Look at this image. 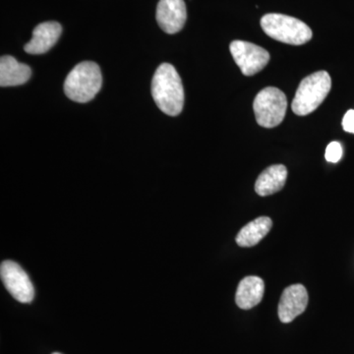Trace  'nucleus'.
Returning a JSON list of instances; mask_svg holds the SVG:
<instances>
[{
    "label": "nucleus",
    "mask_w": 354,
    "mask_h": 354,
    "mask_svg": "<svg viewBox=\"0 0 354 354\" xmlns=\"http://www.w3.org/2000/svg\"><path fill=\"white\" fill-rule=\"evenodd\" d=\"M152 95L158 108L167 115L176 116L183 111V81L171 64H160L156 70L152 81Z\"/></svg>",
    "instance_id": "obj_1"
},
{
    "label": "nucleus",
    "mask_w": 354,
    "mask_h": 354,
    "mask_svg": "<svg viewBox=\"0 0 354 354\" xmlns=\"http://www.w3.org/2000/svg\"><path fill=\"white\" fill-rule=\"evenodd\" d=\"M102 84L99 65L93 62H80L65 79V95L72 101L84 104L94 99L101 90Z\"/></svg>",
    "instance_id": "obj_2"
},
{
    "label": "nucleus",
    "mask_w": 354,
    "mask_h": 354,
    "mask_svg": "<svg viewBox=\"0 0 354 354\" xmlns=\"http://www.w3.org/2000/svg\"><path fill=\"white\" fill-rule=\"evenodd\" d=\"M332 87L327 71H318L307 76L299 84L291 109L297 115L304 116L315 111L325 101Z\"/></svg>",
    "instance_id": "obj_3"
},
{
    "label": "nucleus",
    "mask_w": 354,
    "mask_h": 354,
    "mask_svg": "<svg viewBox=\"0 0 354 354\" xmlns=\"http://www.w3.org/2000/svg\"><path fill=\"white\" fill-rule=\"evenodd\" d=\"M261 27L272 39L293 46L308 43L313 37L304 22L283 14H267L261 19Z\"/></svg>",
    "instance_id": "obj_4"
},
{
    "label": "nucleus",
    "mask_w": 354,
    "mask_h": 354,
    "mask_svg": "<svg viewBox=\"0 0 354 354\" xmlns=\"http://www.w3.org/2000/svg\"><path fill=\"white\" fill-rule=\"evenodd\" d=\"M253 109L256 121L260 127H277L285 118L288 109V100L279 88H265L256 95Z\"/></svg>",
    "instance_id": "obj_5"
},
{
    "label": "nucleus",
    "mask_w": 354,
    "mask_h": 354,
    "mask_svg": "<svg viewBox=\"0 0 354 354\" xmlns=\"http://www.w3.org/2000/svg\"><path fill=\"white\" fill-rule=\"evenodd\" d=\"M0 278L6 290L21 304H30L35 297L31 279L24 270L13 261H4L0 266Z\"/></svg>",
    "instance_id": "obj_6"
},
{
    "label": "nucleus",
    "mask_w": 354,
    "mask_h": 354,
    "mask_svg": "<svg viewBox=\"0 0 354 354\" xmlns=\"http://www.w3.org/2000/svg\"><path fill=\"white\" fill-rule=\"evenodd\" d=\"M230 50L235 64L245 76L255 75L270 62L269 53L265 48L248 41H232Z\"/></svg>",
    "instance_id": "obj_7"
},
{
    "label": "nucleus",
    "mask_w": 354,
    "mask_h": 354,
    "mask_svg": "<svg viewBox=\"0 0 354 354\" xmlns=\"http://www.w3.org/2000/svg\"><path fill=\"white\" fill-rule=\"evenodd\" d=\"M156 18L160 29L167 34L180 32L187 19L185 2L184 0H160Z\"/></svg>",
    "instance_id": "obj_8"
},
{
    "label": "nucleus",
    "mask_w": 354,
    "mask_h": 354,
    "mask_svg": "<svg viewBox=\"0 0 354 354\" xmlns=\"http://www.w3.org/2000/svg\"><path fill=\"white\" fill-rule=\"evenodd\" d=\"M308 304V293L304 286L292 285L286 288L279 304V318L283 323H290L304 313Z\"/></svg>",
    "instance_id": "obj_9"
},
{
    "label": "nucleus",
    "mask_w": 354,
    "mask_h": 354,
    "mask_svg": "<svg viewBox=\"0 0 354 354\" xmlns=\"http://www.w3.org/2000/svg\"><path fill=\"white\" fill-rule=\"evenodd\" d=\"M62 32V25L55 21L37 26L32 32L31 41L24 46L26 53L30 55H44L48 53L57 43Z\"/></svg>",
    "instance_id": "obj_10"
},
{
    "label": "nucleus",
    "mask_w": 354,
    "mask_h": 354,
    "mask_svg": "<svg viewBox=\"0 0 354 354\" xmlns=\"http://www.w3.org/2000/svg\"><path fill=\"white\" fill-rule=\"evenodd\" d=\"M265 292V283L259 277L249 276L242 279L237 288L235 302L239 308L249 310L260 304Z\"/></svg>",
    "instance_id": "obj_11"
},
{
    "label": "nucleus",
    "mask_w": 354,
    "mask_h": 354,
    "mask_svg": "<svg viewBox=\"0 0 354 354\" xmlns=\"http://www.w3.org/2000/svg\"><path fill=\"white\" fill-rule=\"evenodd\" d=\"M32 71L28 65L20 64L10 55H4L0 59V86L13 87L23 85L29 81Z\"/></svg>",
    "instance_id": "obj_12"
},
{
    "label": "nucleus",
    "mask_w": 354,
    "mask_h": 354,
    "mask_svg": "<svg viewBox=\"0 0 354 354\" xmlns=\"http://www.w3.org/2000/svg\"><path fill=\"white\" fill-rule=\"evenodd\" d=\"M286 178H288V169L285 165H271L266 169L256 180V193L262 197L274 194L283 189Z\"/></svg>",
    "instance_id": "obj_13"
},
{
    "label": "nucleus",
    "mask_w": 354,
    "mask_h": 354,
    "mask_svg": "<svg viewBox=\"0 0 354 354\" xmlns=\"http://www.w3.org/2000/svg\"><path fill=\"white\" fill-rule=\"evenodd\" d=\"M272 227V221L268 216H260L245 227L241 228L236 235V243L241 247H252L257 245L263 239L269 234Z\"/></svg>",
    "instance_id": "obj_14"
},
{
    "label": "nucleus",
    "mask_w": 354,
    "mask_h": 354,
    "mask_svg": "<svg viewBox=\"0 0 354 354\" xmlns=\"http://www.w3.org/2000/svg\"><path fill=\"white\" fill-rule=\"evenodd\" d=\"M325 157L328 162H333V164L339 162L342 157V147L341 144L335 141L330 143L327 149H326Z\"/></svg>",
    "instance_id": "obj_15"
},
{
    "label": "nucleus",
    "mask_w": 354,
    "mask_h": 354,
    "mask_svg": "<svg viewBox=\"0 0 354 354\" xmlns=\"http://www.w3.org/2000/svg\"><path fill=\"white\" fill-rule=\"evenodd\" d=\"M342 128H344V131L354 134L353 109H349L348 113H346V115H344V120H342Z\"/></svg>",
    "instance_id": "obj_16"
},
{
    "label": "nucleus",
    "mask_w": 354,
    "mask_h": 354,
    "mask_svg": "<svg viewBox=\"0 0 354 354\" xmlns=\"http://www.w3.org/2000/svg\"><path fill=\"white\" fill-rule=\"evenodd\" d=\"M53 354H60V353H53Z\"/></svg>",
    "instance_id": "obj_17"
}]
</instances>
